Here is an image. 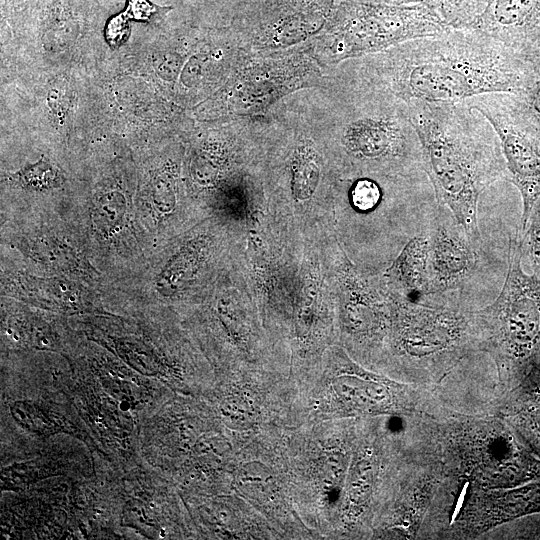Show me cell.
I'll use <instances>...</instances> for the list:
<instances>
[{"instance_id": "1", "label": "cell", "mask_w": 540, "mask_h": 540, "mask_svg": "<svg viewBox=\"0 0 540 540\" xmlns=\"http://www.w3.org/2000/svg\"><path fill=\"white\" fill-rule=\"evenodd\" d=\"M384 60L385 80L405 102H457L497 92L525 96L534 84L525 54L476 28L406 41Z\"/></svg>"}, {"instance_id": "2", "label": "cell", "mask_w": 540, "mask_h": 540, "mask_svg": "<svg viewBox=\"0 0 540 540\" xmlns=\"http://www.w3.org/2000/svg\"><path fill=\"white\" fill-rule=\"evenodd\" d=\"M406 103L436 203L452 212L479 250V198L486 188L508 175L498 136L489 121L465 100Z\"/></svg>"}, {"instance_id": "3", "label": "cell", "mask_w": 540, "mask_h": 540, "mask_svg": "<svg viewBox=\"0 0 540 540\" xmlns=\"http://www.w3.org/2000/svg\"><path fill=\"white\" fill-rule=\"evenodd\" d=\"M389 296L388 345L407 366L447 368L472 350L486 349L477 310L463 291L418 299Z\"/></svg>"}, {"instance_id": "4", "label": "cell", "mask_w": 540, "mask_h": 540, "mask_svg": "<svg viewBox=\"0 0 540 540\" xmlns=\"http://www.w3.org/2000/svg\"><path fill=\"white\" fill-rule=\"evenodd\" d=\"M518 228L510 235L505 283L490 305L477 310L486 349L515 374L540 353V275L526 273Z\"/></svg>"}, {"instance_id": "5", "label": "cell", "mask_w": 540, "mask_h": 540, "mask_svg": "<svg viewBox=\"0 0 540 540\" xmlns=\"http://www.w3.org/2000/svg\"><path fill=\"white\" fill-rule=\"evenodd\" d=\"M496 132L510 180L522 198L518 230L523 233L540 196V115L523 95L486 93L465 100Z\"/></svg>"}, {"instance_id": "6", "label": "cell", "mask_w": 540, "mask_h": 540, "mask_svg": "<svg viewBox=\"0 0 540 540\" xmlns=\"http://www.w3.org/2000/svg\"><path fill=\"white\" fill-rule=\"evenodd\" d=\"M329 265L328 287L344 331L351 341L370 348L387 339L391 305L382 275L360 269L338 247Z\"/></svg>"}, {"instance_id": "7", "label": "cell", "mask_w": 540, "mask_h": 540, "mask_svg": "<svg viewBox=\"0 0 540 540\" xmlns=\"http://www.w3.org/2000/svg\"><path fill=\"white\" fill-rule=\"evenodd\" d=\"M427 239L429 294L463 291L476 268L479 250L447 207L437 204Z\"/></svg>"}, {"instance_id": "8", "label": "cell", "mask_w": 540, "mask_h": 540, "mask_svg": "<svg viewBox=\"0 0 540 540\" xmlns=\"http://www.w3.org/2000/svg\"><path fill=\"white\" fill-rule=\"evenodd\" d=\"M471 28L524 54L540 41V0H494Z\"/></svg>"}, {"instance_id": "9", "label": "cell", "mask_w": 540, "mask_h": 540, "mask_svg": "<svg viewBox=\"0 0 540 540\" xmlns=\"http://www.w3.org/2000/svg\"><path fill=\"white\" fill-rule=\"evenodd\" d=\"M429 242L427 236L412 238L382 274L390 295L418 299L429 294Z\"/></svg>"}, {"instance_id": "10", "label": "cell", "mask_w": 540, "mask_h": 540, "mask_svg": "<svg viewBox=\"0 0 540 540\" xmlns=\"http://www.w3.org/2000/svg\"><path fill=\"white\" fill-rule=\"evenodd\" d=\"M421 4L438 16L449 29L471 28L494 0H398Z\"/></svg>"}, {"instance_id": "11", "label": "cell", "mask_w": 540, "mask_h": 540, "mask_svg": "<svg viewBox=\"0 0 540 540\" xmlns=\"http://www.w3.org/2000/svg\"><path fill=\"white\" fill-rule=\"evenodd\" d=\"M197 246L195 242L187 244L164 267L157 280V287L164 295H172L194 277L200 259Z\"/></svg>"}, {"instance_id": "12", "label": "cell", "mask_w": 540, "mask_h": 540, "mask_svg": "<svg viewBox=\"0 0 540 540\" xmlns=\"http://www.w3.org/2000/svg\"><path fill=\"white\" fill-rule=\"evenodd\" d=\"M11 178L20 186L32 190H47L59 187L63 176L48 159L41 157L36 163L20 169Z\"/></svg>"}, {"instance_id": "13", "label": "cell", "mask_w": 540, "mask_h": 540, "mask_svg": "<svg viewBox=\"0 0 540 540\" xmlns=\"http://www.w3.org/2000/svg\"><path fill=\"white\" fill-rule=\"evenodd\" d=\"M126 214V199L118 191H111L100 196L92 212L96 227L105 234L117 230Z\"/></svg>"}, {"instance_id": "14", "label": "cell", "mask_w": 540, "mask_h": 540, "mask_svg": "<svg viewBox=\"0 0 540 540\" xmlns=\"http://www.w3.org/2000/svg\"><path fill=\"white\" fill-rule=\"evenodd\" d=\"M520 238L523 258H527L532 272L540 275V196L533 205Z\"/></svg>"}, {"instance_id": "15", "label": "cell", "mask_w": 540, "mask_h": 540, "mask_svg": "<svg viewBox=\"0 0 540 540\" xmlns=\"http://www.w3.org/2000/svg\"><path fill=\"white\" fill-rule=\"evenodd\" d=\"M382 197L381 186L370 177L358 178L349 192L351 207L359 213L374 210L380 204Z\"/></svg>"}, {"instance_id": "16", "label": "cell", "mask_w": 540, "mask_h": 540, "mask_svg": "<svg viewBox=\"0 0 540 540\" xmlns=\"http://www.w3.org/2000/svg\"><path fill=\"white\" fill-rule=\"evenodd\" d=\"M173 9L171 6H160L150 0H126L122 10L130 20L142 23H159Z\"/></svg>"}, {"instance_id": "17", "label": "cell", "mask_w": 540, "mask_h": 540, "mask_svg": "<svg viewBox=\"0 0 540 540\" xmlns=\"http://www.w3.org/2000/svg\"><path fill=\"white\" fill-rule=\"evenodd\" d=\"M130 22L122 11L107 19L104 36L111 47L117 48L128 40L131 33Z\"/></svg>"}, {"instance_id": "18", "label": "cell", "mask_w": 540, "mask_h": 540, "mask_svg": "<svg viewBox=\"0 0 540 540\" xmlns=\"http://www.w3.org/2000/svg\"><path fill=\"white\" fill-rule=\"evenodd\" d=\"M155 207L161 213H171L175 206V194L172 184L164 175L155 178L152 187Z\"/></svg>"}, {"instance_id": "19", "label": "cell", "mask_w": 540, "mask_h": 540, "mask_svg": "<svg viewBox=\"0 0 540 540\" xmlns=\"http://www.w3.org/2000/svg\"><path fill=\"white\" fill-rule=\"evenodd\" d=\"M156 71L161 78L171 80L178 71V60L173 56H165Z\"/></svg>"}]
</instances>
